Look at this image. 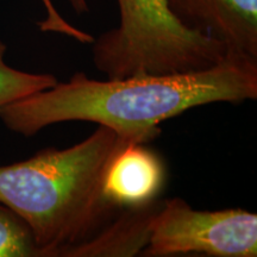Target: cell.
Masks as SVG:
<instances>
[{
    "instance_id": "obj_9",
    "label": "cell",
    "mask_w": 257,
    "mask_h": 257,
    "mask_svg": "<svg viewBox=\"0 0 257 257\" xmlns=\"http://www.w3.org/2000/svg\"><path fill=\"white\" fill-rule=\"evenodd\" d=\"M46 10V18L38 23L41 31L55 32V34L64 35V36L73 38L82 44H92L94 37L87 32L80 30L64 19L55 9L51 0H41Z\"/></svg>"
},
{
    "instance_id": "obj_4",
    "label": "cell",
    "mask_w": 257,
    "mask_h": 257,
    "mask_svg": "<svg viewBox=\"0 0 257 257\" xmlns=\"http://www.w3.org/2000/svg\"><path fill=\"white\" fill-rule=\"evenodd\" d=\"M205 253L257 256V214L242 208L199 211L181 198L159 202L149 223L146 256Z\"/></svg>"
},
{
    "instance_id": "obj_1",
    "label": "cell",
    "mask_w": 257,
    "mask_h": 257,
    "mask_svg": "<svg viewBox=\"0 0 257 257\" xmlns=\"http://www.w3.org/2000/svg\"><path fill=\"white\" fill-rule=\"evenodd\" d=\"M256 98L257 59L230 50L221 62L200 72L105 81L78 72L68 81L5 105L0 119L25 137L63 121H91L127 142L147 144L161 134V123L193 107Z\"/></svg>"
},
{
    "instance_id": "obj_7",
    "label": "cell",
    "mask_w": 257,
    "mask_h": 257,
    "mask_svg": "<svg viewBox=\"0 0 257 257\" xmlns=\"http://www.w3.org/2000/svg\"><path fill=\"white\" fill-rule=\"evenodd\" d=\"M5 54L6 44L0 41V108L56 85L57 79L51 74L29 73L10 67Z\"/></svg>"
},
{
    "instance_id": "obj_8",
    "label": "cell",
    "mask_w": 257,
    "mask_h": 257,
    "mask_svg": "<svg viewBox=\"0 0 257 257\" xmlns=\"http://www.w3.org/2000/svg\"><path fill=\"white\" fill-rule=\"evenodd\" d=\"M43 257L29 225L0 202V257Z\"/></svg>"
},
{
    "instance_id": "obj_5",
    "label": "cell",
    "mask_w": 257,
    "mask_h": 257,
    "mask_svg": "<svg viewBox=\"0 0 257 257\" xmlns=\"http://www.w3.org/2000/svg\"><path fill=\"white\" fill-rule=\"evenodd\" d=\"M189 30L257 59V0H167Z\"/></svg>"
},
{
    "instance_id": "obj_6",
    "label": "cell",
    "mask_w": 257,
    "mask_h": 257,
    "mask_svg": "<svg viewBox=\"0 0 257 257\" xmlns=\"http://www.w3.org/2000/svg\"><path fill=\"white\" fill-rule=\"evenodd\" d=\"M166 167L161 157L143 143L125 142L106 166L102 193L120 208H140L156 201L165 187Z\"/></svg>"
},
{
    "instance_id": "obj_10",
    "label": "cell",
    "mask_w": 257,
    "mask_h": 257,
    "mask_svg": "<svg viewBox=\"0 0 257 257\" xmlns=\"http://www.w3.org/2000/svg\"><path fill=\"white\" fill-rule=\"evenodd\" d=\"M70 6L78 15L87 14L89 11L87 0H68Z\"/></svg>"
},
{
    "instance_id": "obj_2",
    "label": "cell",
    "mask_w": 257,
    "mask_h": 257,
    "mask_svg": "<svg viewBox=\"0 0 257 257\" xmlns=\"http://www.w3.org/2000/svg\"><path fill=\"white\" fill-rule=\"evenodd\" d=\"M125 142L99 125L66 149L49 147L22 162L0 166V202L29 225L42 256H70L124 211L106 200L102 178Z\"/></svg>"
},
{
    "instance_id": "obj_3",
    "label": "cell",
    "mask_w": 257,
    "mask_h": 257,
    "mask_svg": "<svg viewBox=\"0 0 257 257\" xmlns=\"http://www.w3.org/2000/svg\"><path fill=\"white\" fill-rule=\"evenodd\" d=\"M119 24L92 43L93 62L107 79L200 72L230 49L184 27L167 0H117Z\"/></svg>"
}]
</instances>
